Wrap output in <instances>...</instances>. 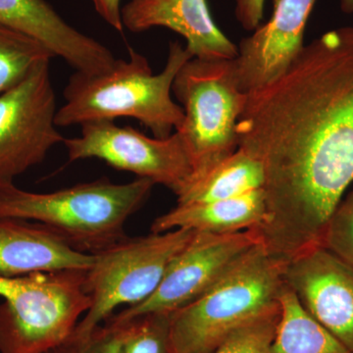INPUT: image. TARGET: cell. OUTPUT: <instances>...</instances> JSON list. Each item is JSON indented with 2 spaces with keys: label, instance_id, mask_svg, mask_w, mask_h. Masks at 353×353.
<instances>
[{
  "label": "cell",
  "instance_id": "cell-26",
  "mask_svg": "<svg viewBox=\"0 0 353 353\" xmlns=\"http://www.w3.org/2000/svg\"><path fill=\"white\" fill-rule=\"evenodd\" d=\"M341 9L348 15L353 14V0H341Z\"/></svg>",
  "mask_w": 353,
  "mask_h": 353
},
{
  "label": "cell",
  "instance_id": "cell-23",
  "mask_svg": "<svg viewBox=\"0 0 353 353\" xmlns=\"http://www.w3.org/2000/svg\"><path fill=\"white\" fill-rule=\"evenodd\" d=\"M126 324L109 317L83 338L70 336L68 340L48 353H120Z\"/></svg>",
  "mask_w": 353,
  "mask_h": 353
},
{
  "label": "cell",
  "instance_id": "cell-6",
  "mask_svg": "<svg viewBox=\"0 0 353 353\" xmlns=\"http://www.w3.org/2000/svg\"><path fill=\"white\" fill-rule=\"evenodd\" d=\"M234 59L192 57L174 80L172 92L185 114L176 132L192 160L190 181L205 175L239 148L236 126L246 94L239 87Z\"/></svg>",
  "mask_w": 353,
  "mask_h": 353
},
{
  "label": "cell",
  "instance_id": "cell-16",
  "mask_svg": "<svg viewBox=\"0 0 353 353\" xmlns=\"http://www.w3.org/2000/svg\"><path fill=\"white\" fill-rule=\"evenodd\" d=\"M266 216L263 190L234 199L183 204L153 221L152 233L176 229L212 234H231L261 226Z\"/></svg>",
  "mask_w": 353,
  "mask_h": 353
},
{
  "label": "cell",
  "instance_id": "cell-5",
  "mask_svg": "<svg viewBox=\"0 0 353 353\" xmlns=\"http://www.w3.org/2000/svg\"><path fill=\"white\" fill-rule=\"evenodd\" d=\"M85 271L0 275V353H48L68 340L92 299Z\"/></svg>",
  "mask_w": 353,
  "mask_h": 353
},
{
  "label": "cell",
  "instance_id": "cell-9",
  "mask_svg": "<svg viewBox=\"0 0 353 353\" xmlns=\"http://www.w3.org/2000/svg\"><path fill=\"white\" fill-rule=\"evenodd\" d=\"M50 64H39L0 94V180L13 181L63 143L55 123L58 108Z\"/></svg>",
  "mask_w": 353,
  "mask_h": 353
},
{
  "label": "cell",
  "instance_id": "cell-21",
  "mask_svg": "<svg viewBox=\"0 0 353 353\" xmlns=\"http://www.w3.org/2000/svg\"><path fill=\"white\" fill-rule=\"evenodd\" d=\"M281 310L236 330L214 353H273Z\"/></svg>",
  "mask_w": 353,
  "mask_h": 353
},
{
  "label": "cell",
  "instance_id": "cell-25",
  "mask_svg": "<svg viewBox=\"0 0 353 353\" xmlns=\"http://www.w3.org/2000/svg\"><path fill=\"white\" fill-rule=\"evenodd\" d=\"M95 11L114 30L124 32L121 19V0H92Z\"/></svg>",
  "mask_w": 353,
  "mask_h": 353
},
{
  "label": "cell",
  "instance_id": "cell-20",
  "mask_svg": "<svg viewBox=\"0 0 353 353\" xmlns=\"http://www.w3.org/2000/svg\"><path fill=\"white\" fill-rule=\"evenodd\" d=\"M120 322L126 324L120 353H172L169 313H150Z\"/></svg>",
  "mask_w": 353,
  "mask_h": 353
},
{
  "label": "cell",
  "instance_id": "cell-7",
  "mask_svg": "<svg viewBox=\"0 0 353 353\" xmlns=\"http://www.w3.org/2000/svg\"><path fill=\"white\" fill-rule=\"evenodd\" d=\"M196 232L176 229L123 239L94 254L85 271V287L92 305L72 336L83 338L122 305L134 306L152 296L171 262Z\"/></svg>",
  "mask_w": 353,
  "mask_h": 353
},
{
  "label": "cell",
  "instance_id": "cell-24",
  "mask_svg": "<svg viewBox=\"0 0 353 353\" xmlns=\"http://www.w3.org/2000/svg\"><path fill=\"white\" fill-rule=\"evenodd\" d=\"M265 0H234V15L245 31L253 32L262 24Z\"/></svg>",
  "mask_w": 353,
  "mask_h": 353
},
{
  "label": "cell",
  "instance_id": "cell-10",
  "mask_svg": "<svg viewBox=\"0 0 353 353\" xmlns=\"http://www.w3.org/2000/svg\"><path fill=\"white\" fill-rule=\"evenodd\" d=\"M259 241L256 229L231 234L196 232L171 262L152 296L111 317L127 321L150 313L171 314L189 305L212 289Z\"/></svg>",
  "mask_w": 353,
  "mask_h": 353
},
{
  "label": "cell",
  "instance_id": "cell-4",
  "mask_svg": "<svg viewBox=\"0 0 353 353\" xmlns=\"http://www.w3.org/2000/svg\"><path fill=\"white\" fill-rule=\"evenodd\" d=\"M288 262L259 241L219 282L170 314L172 353H214L236 330L281 310Z\"/></svg>",
  "mask_w": 353,
  "mask_h": 353
},
{
  "label": "cell",
  "instance_id": "cell-22",
  "mask_svg": "<svg viewBox=\"0 0 353 353\" xmlns=\"http://www.w3.org/2000/svg\"><path fill=\"white\" fill-rule=\"evenodd\" d=\"M320 245L353 267V183L330 217Z\"/></svg>",
  "mask_w": 353,
  "mask_h": 353
},
{
  "label": "cell",
  "instance_id": "cell-3",
  "mask_svg": "<svg viewBox=\"0 0 353 353\" xmlns=\"http://www.w3.org/2000/svg\"><path fill=\"white\" fill-rule=\"evenodd\" d=\"M154 185L143 178L121 185L101 178L39 194L0 180V218L39 223L79 252L97 254L126 238L128 219L148 201Z\"/></svg>",
  "mask_w": 353,
  "mask_h": 353
},
{
  "label": "cell",
  "instance_id": "cell-1",
  "mask_svg": "<svg viewBox=\"0 0 353 353\" xmlns=\"http://www.w3.org/2000/svg\"><path fill=\"white\" fill-rule=\"evenodd\" d=\"M236 134L263 167L262 243L287 262L321 245L353 183V27L325 32L246 94Z\"/></svg>",
  "mask_w": 353,
  "mask_h": 353
},
{
  "label": "cell",
  "instance_id": "cell-2",
  "mask_svg": "<svg viewBox=\"0 0 353 353\" xmlns=\"http://www.w3.org/2000/svg\"><path fill=\"white\" fill-rule=\"evenodd\" d=\"M192 58L185 46L174 41L166 65L157 75L146 57L132 48L128 60L116 59L104 73L76 72L64 88L65 102L57 109V126L134 118L154 138H169L185 117L182 106L172 99V87L179 70Z\"/></svg>",
  "mask_w": 353,
  "mask_h": 353
},
{
  "label": "cell",
  "instance_id": "cell-8",
  "mask_svg": "<svg viewBox=\"0 0 353 353\" xmlns=\"http://www.w3.org/2000/svg\"><path fill=\"white\" fill-rule=\"evenodd\" d=\"M69 160H102L117 170L130 172L164 185L176 196L192 179V160L178 132L169 138L145 136L114 121H92L81 125V134L63 141Z\"/></svg>",
  "mask_w": 353,
  "mask_h": 353
},
{
  "label": "cell",
  "instance_id": "cell-19",
  "mask_svg": "<svg viewBox=\"0 0 353 353\" xmlns=\"http://www.w3.org/2000/svg\"><path fill=\"white\" fill-rule=\"evenodd\" d=\"M54 55L29 34L0 25V94L22 82L43 62Z\"/></svg>",
  "mask_w": 353,
  "mask_h": 353
},
{
  "label": "cell",
  "instance_id": "cell-15",
  "mask_svg": "<svg viewBox=\"0 0 353 353\" xmlns=\"http://www.w3.org/2000/svg\"><path fill=\"white\" fill-rule=\"evenodd\" d=\"M94 254L79 252L39 223L0 218V275L87 271Z\"/></svg>",
  "mask_w": 353,
  "mask_h": 353
},
{
  "label": "cell",
  "instance_id": "cell-11",
  "mask_svg": "<svg viewBox=\"0 0 353 353\" xmlns=\"http://www.w3.org/2000/svg\"><path fill=\"white\" fill-rule=\"evenodd\" d=\"M284 277L309 314L353 353V267L317 245L290 259Z\"/></svg>",
  "mask_w": 353,
  "mask_h": 353
},
{
  "label": "cell",
  "instance_id": "cell-14",
  "mask_svg": "<svg viewBox=\"0 0 353 353\" xmlns=\"http://www.w3.org/2000/svg\"><path fill=\"white\" fill-rule=\"evenodd\" d=\"M0 25L38 39L76 72L99 75L116 61L105 46L72 27L46 0H0Z\"/></svg>",
  "mask_w": 353,
  "mask_h": 353
},
{
  "label": "cell",
  "instance_id": "cell-12",
  "mask_svg": "<svg viewBox=\"0 0 353 353\" xmlns=\"http://www.w3.org/2000/svg\"><path fill=\"white\" fill-rule=\"evenodd\" d=\"M316 1L272 0L270 19L238 46L234 64L241 92L248 94L284 73L304 48V32Z\"/></svg>",
  "mask_w": 353,
  "mask_h": 353
},
{
  "label": "cell",
  "instance_id": "cell-13",
  "mask_svg": "<svg viewBox=\"0 0 353 353\" xmlns=\"http://www.w3.org/2000/svg\"><path fill=\"white\" fill-rule=\"evenodd\" d=\"M123 28L143 32L166 28L183 37L185 48L199 59H234L238 46L213 20L208 0H128L122 6Z\"/></svg>",
  "mask_w": 353,
  "mask_h": 353
},
{
  "label": "cell",
  "instance_id": "cell-17",
  "mask_svg": "<svg viewBox=\"0 0 353 353\" xmlns=\"http://www.w3.org/2000/svg\"><path fill=\"white\" fill-rule=\"evenodd\" d=\"M264 171L256 158L238 148L205 175L190 181L176 204L202 203L234 199L263 190Z\"/></svg>",
  "mask_w": 353,
  "mask_h": 353
},
{
  "label": "cell",
  "instance_id": "cell-18",
  "mask_svg": "<svg viewBox=\"0 0 353 353\" xmlns=\"http://www.w3.org/2000/svg\"><path fill=\"white\" fill-rule=\"evenodd\" d=\"M280 301L273 353H352L309 314L288 285Z\"/></svg>",
  "mask_w": 353,
  "mask_h": 353
}]
</instances>
